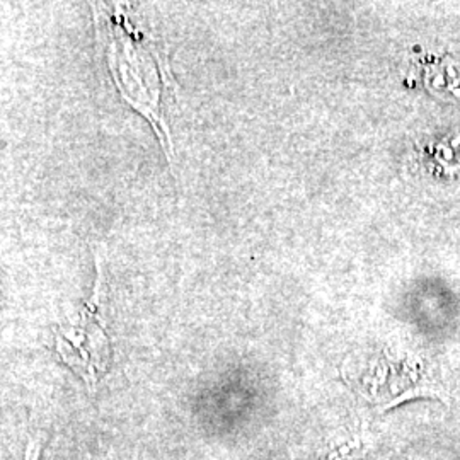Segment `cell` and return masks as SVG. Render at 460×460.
Returning <instances> with one entry per match:
<instances>
[{
	"mask_svg": "<svg viewBox=\"0 0 460 460\" xmlns=\"http://www.w3.org/2000/svg\"><path fill=\"white\" fill-rule=\"evenodd\" d=\"M146 58V53H142L140 49L132 51L127 47V43L119 45L116 40L111 43L110 66L115 74L116 83L119 85L123 98L130 101V104H133L140 113L147 116L154 128L161 135V138L164 133L167 142H171L167 127L159 110L161 89L157 84V72L150 64H144Z\"/></svg>",
	"mask_w": 460,
	"mask_h": 460,
	"instance_id": "obj_1",
	"label": "cell"
},
{
	"mask_svg": "<svg viewBox=\"0 0 460 460\" xmlns=\"http://www.w3.org/2000/svg\"><path fill=\"white\" fill-rule=\"evenodd\" d=\"M99 288L101 273L96 283V292L87 309L79 315V323L60 329L57 338V348L62 353L64 360L83 376L89 387L96 385L98 370L106 368V360L110 355V341L96 319Z\"/></svg>",
	"mask_w": 460,
	"mask_h": 460,
	"instance_id": "obj_2",
	"label": "cell"
},
{
	"mask_svg": "<svg viewBox=\"0 0 460 460\" xmlns=\"http://www.w3.org/2000/svg\"><path fill=\"white\" fill-rule=\"evenodd\" d=\"M43 447H45V437L43 435H36L30 444L26 447V452H24V460H40L41 457V452H43Z\"/></svg>",
	"mask_w": 460,
	"mask_h": 460,
	"instance_id": "obj_3",
	"label": "cell"
}]
</instances>
